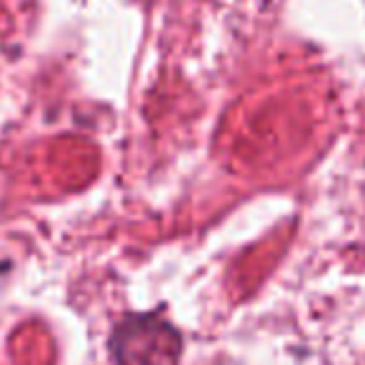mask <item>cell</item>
Segmentation results:
<instances>
[{
	"mask_svg": "<svg viewBox=\"0 0 365 365\" xmlns=\"http://www.w3.org/2000/svg\"><path fill=\"white\" fill-rule=\"evenodd\" d=\"M180 348V333L158 315H130L110 338L118 365H178Z\"/></svg>",
	"mask_w": 365,
	"mask_h": 365,
	"instance_id": "6da1fadb",
	"label": "cell"
}]
</instances>
